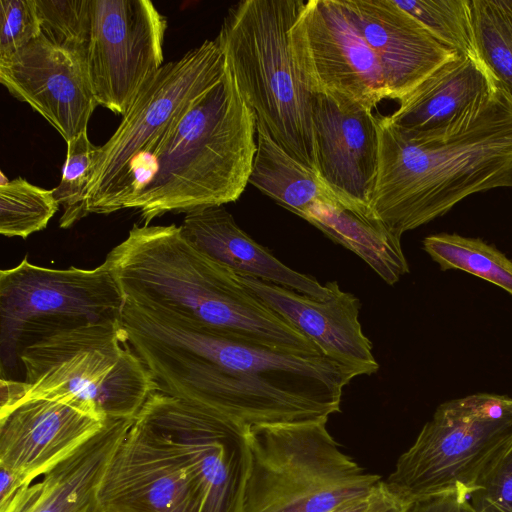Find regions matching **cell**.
Here are the masks:
<instances>
[{
	"instance_id": "d6a6232c",
	"label": "cell",
	"mask_w": 512,
	"mask_h": 512,
	"mask_svg": "<svg viewBox=\"0 0 512 512\" xmlns=\"http://www.w3.org/2000/svg\"><path fill=\"white\" fill-rule=\"evenodd\" d=\"M405 512H475L470 496L450 491L417 499L406 505Z\"/></svg>"
},
{
	"instance_id": "d4e9b609",
	"label": "cell",
	"mask_w": 512,
	"mask_h": 512,
	"mask_svg": "<svg viewBox=\"0 0 512 512\" xmlns=\"http://www.w3.org/2000/svg\"><path fill=\"white\" fill-rule=\"evenodd\" d=\"M423 249L441 270L465 271L512 296V260L482 239L434 234L424 238Z\"/></svg>"
},
{
	"instance_id": "7a4b0ae2",
	"label": "cell",
	"mask_w": 512,
	"mask_h": 512,
	"mask_svg": "<svg viewBox=\"0 0 512 512\" xmlns=\"http://www.w3.org/2000/svg\"><path fill=\"white\" fill-rule=\"evenodd\" d=\"M105 261L125 301L160 308L275 351L324 355L249 290L236 272L191 244L179 226L134 225Z\"/></svg>"
},
{
	"instance_id": "f35d334b",
	"label": "cell",
	"mask_w": 512,
	"mask_h": 512,
	"mask_svg": "<svg viewBox=\"0 0 512 512\" xmlns=\"http://www.w3.org/2000/svg\"><path fill=\"white\" fill-rule=\"evenodd\" d=\"M94 512H103L99 507Z\"/></svg>"
},
{
	"instance_id": "83f0119b",
	"label": "cell",
	"mask_w": 512,
	"mask_h": 512,
	"mask_svg": "<svg viewBox=\"0 0 512 512\" xmlns=\"http://www.w3.org/2000/svg\"><path fill=\"white\" fill-rule=\"evenodd\" d=\"M53 190H47L18 177L0 182V233L6 237L27 238L41 231L58 211Z\"/></svg>"
},
{
	"instance_id": "9c48e42d",
	"label": "cell",
	"mask_w": 512,
	"mask_h": 512,
	"mask_svg": "<svg viewBox=\"0 0 512 512\" xmlns=\"http://www.w3.org/2000/svg\"><path fill=\"white\" fill-rule=\"evenodd\" d=\"M511 400L506 395L477 393L440 404L398 458L384 481L386 488L406 505L450 491L470 496L512 432Z\"/></svg>"
},
{
	"instance_id": "ac0fdd59",
	"label": "cell",
	"mask_w": 512,
	"mask_h": 512,
	"mask_svg": "<svg viewBox=\"0 0 512 512\" xmlns=\"http://www.w3.org/2000/svg\"><path fill=\"white\" fill-rule=\"evenodd\" d=\"M380 65L389 99L400 102L458 52L394 0H339Z\"/></svg>"
},
{
	"instance_id": "d590c367",
	"label": "cell",
	"mask_w": 512,
	"mask_h": 512,
	"mask_svg": "<svg viewBox=\"0 0 512 512\" xmlns=\"http://www.w3.org/2000/svg\"><path fill=\"white\" fill-rule=\"evenodd\" d=\"M371 495L346 501L328 512H368Z\"/></svg>"
},
{
	"instance_id": "ffe728a7",
	"label": "cell",
	"mask_w": 512,
	"mask_h": 512,
	"mask_svg": "<svg viewBox=\"0 0 512 512\" xmlns=\"http://www.w3.org/2000/svg\"><path fill=\"white\" fill-rule=\"evenodd\" d=\"M496 84L485 64L459 54L429 75L387 117L409 140L443 138L470 116Z\"/></svg>"
},
{
	"instance_id": "8d00e7d4",
	"label": "cell",
	"mask_w": 512,
	"mask_h": 512,
	"mask_svg": "<svg viewBox=\"0 0 512 512\" xmlns=\"http://www.w3.org/2000/svg\"><path fill=\"white\" fill-rule=\"evenodd\" d=\"M509 409H510V411L512 412V400H511V401H510V403H509Z\"/></svg>"
},
{
	"instance_id": "3957f363",
	"label": "cell",
	"mask_w": 512,
	"mask_h": 512,
	"mask_svg": "<svg viewBox=\"0 0 512 512\" xmlns=\"http://www.w3.org/2000/svg\"><path fill=\"white\" fill-rule=\"evenodd\" d=\"M378 170L371 216L394 234L418 228L469 195L512 186V97L497 82L443 138L413 141L376 115Z\"/></svg>"
},
{
	"instance_id": "d6986e66",
	"label": "cell",
	"mask_w": 512,
	"mask_h": 512,
	"mask_svg": "<svg viewBox=\"0 0 512 512\" xmlns=\"http://www.w3.org/2000/svg\"><path fill=\"white\" fill-rule=\"evenodd\" d=\"M237 275L249 290L307 336L325 356L355 367L364 375L379 369L372 343L359 321V300L341 290L336 281L326 283L329 296L320 300L268 281Z\"/></svg>"
},
{
	"instance_id": "7c38bea8",
	"label": "cell",
	"mask_w": 512,
	"mask_h": 512,
	"mask_svg": "<svg viewBox=\"0 0 512 512\" xmlns=\"http://www.w3.org/2000/svg\"><path fill=\"white\" fill-rule=\"evenodd\" d=\"M87 63L98 105L125 116L163 65L165 17L148 0H91Z\"/></svg>"
},
{
	"instance_id": "52a82bcc",
	"label": "cell",
	"mask_w": 512,
	"mask_h": 512,
	"mask_svg": "<svg viewBox=\"0 0 512 512\" xmlns=\"http://www.w3.org/2000/svg\"><path fill=\"white\" fill-rule=\"evenodd\" d=\"M326 422L249 429L241 512H328L373 493L380 477L339 449Z\"/></svg>"
},
{
	"instance_id": "8992f818",
	"label": "cell",
	"mask_w": 512,
	"mask_h": 512,
	"mask_svg": "<svg viewBox=\"0 0 512 512\" xmlns=\"http://www.w3.org/2000/svg\"><path fill=\"white\" fill-rule=\"evenodd\" d=\"M23 380H5L1 407L32 397L72 399L106 420L135 419L157 385L119 321L44 338L20 355Z\"/></svg>"
},
{
	"instance_id": "277c9868",
	"label": "cell",
	"mask_w": 512,
	"mask_h": 512,
	"mask_svg": "<svg viewBox=\"0 0 512 512\" xmlns=\"http://www.w3.org/2000/svg\"><path fill=\"white\" fill-rule=\"evenodd\" d=\"M256 123L227 63L221 80L132 161L122 208L138 210L149 225L169 212L187 214L236 201L257 150Z\"/></svg>"
},
{
	"instance_id": "603a6c76",
	"label": "cell",
	"mask_w": 512,
	"mask_h": 512,
	"mask_svg": "<svg viewBox=\"0 0 512 512\" xmlns=\"http://www.w3.org/2000/svg\"><path fill=\"white\" fill-rule=\"evenodd\" d=\"M304 219L357 254L387 284H395L409 272L401 238L380 220L325 202L314 203Z\"/></svg>"
},
{
	"instance_id": "cb8c5ba5",
	"label": "cell",
	"mask_w": 512,
	"mask_h": 512,
	"mask_svg": "<svg viewBox=\"0 0 512 512\" xmlns=\"http://www.w3.org/2000/svg\"><path fill=\"white\" fill-rule=\"evenodd\" d=\"M256 142L249 184L303 219L316 202L343 206L318 173L289 154L258 120Z\"/></svg>"
},
{
	"instance_id": "4316f807",
	"label": "cell",
	"mask_w": 512,
	"mask_h": 512,
	"mask_svg": "<svg viewBox=\"0 0 512 512\" xmlns=\"http://www.w3.org/2000/svg\"><path fill=\"white\" fill-rule=\"evenodd\" d=\"M395 4L414 17L437 40L482 63L476 44L471 0H405Z\"/></svg>"
},
{
	"instance_id": "8fae6325",
	"label": "cell",
	"mask_w": 512,
	"mask_h": 512,
	"mask_svg": "<svg viewBox=\"0 0 512 512\" xmlns=\"http://www.w3.org/2000/svg\"><path fill=\"white\" fill-rule=\"evenodd\" d=\"M182 458L200 512H241L250 467L249 429L202 405L153 392L135 417Z\"/></svg>"
},
{
	"instance_id": "1f68e13d",
	"label": "cell",
	"mask_w": 512,
	"mask_h": 512,
	"mask_svg": "<svg viewBox=\"0 0 512 512\" xmlns=\"http://www.w3.org/2000/svg\"><path fill=\"white\" fill-rule=\"evenodd\" d=\"M0 58H5L41 35L35 0H0Z\"/></svg>"
},
{
	"instance_id": "484cf974",
	"label": "cell",
	"mask_w": 512,
	"mask_h": 512,
	"mask_svg": "<svg viewBox=\"0 0 512 512\" xmlns=\"http://www.w3.org/2000/svg\"><path fill=\"white\" fill-rule=\"evenodd\" d=\"M482 62L512 97V8L507 0H471Z\"/></svg>"
},
{
	"instance_id": "f1b7e54d",
	"label": "cell",
	"mask_w": 512,
	"mask_h": 512,
	"mask_svg": "<svg viewBox=\"0 0 512 512\" xmlns=\"http://www.w3.org/2000/svg\"><path fill=\"white\" fill-rule=\"evenodd\" d=\"M99 148L100 146L91 143L87 131L67 142V156L61 181L52 189L59 206L63 208L59 219L61 228H69L89 215L86 193L98 159Z\"/></svg>"
},
{
	"instance_id": "ba28073f",
	"label": "cell",
	"mask_w": 512,
	"mask_h": 512,
	"mask_svg": "<svg viewBox=\"0 0 512 512\" xmlns=\"http://www.w3.org/2000/svg\"><path fill=\"white\" fill-rule=\"evenodd\" d=\"M125 300L104 261L93 269L31 264L0 271L1 379L17 380L21 353L62 331L121 319ZM24 375V374H23Z\"/></svg>"
},
{
	"instance_id": "2e32d148",
	"label": "cell",
	"mask_w": 512,
	"mask_h": 512,
	"mask_svg": "<svg viewBox=\"0 0 512 512\" xmlns=\"http://www.w3.org/2000/svg\"><path fill=\"white\" fill-rule=\"evenodd\" d=\"M312 123L320 180L345 208L372 217L379 150L376 116L341 95L312 93Z\"/></svg>"
},
{
	"instance_id": "836d02e7",
	"label": "cell",
	"mask_w": 512,
	"mask_h": 512,
	"mask_svg": "<svg viewBox=\"0 0 512 512\" xmlns=\"http://www.w3.org/2000/svg\"><path fill=\"white\" fill-rule=\"evenodd\" d=\"M31 484L0 466V512H17Z\"/></svg>"
},
{
	"instance_id": "4fadbf2b",
	"label": "cell",
	"mask_w": 512,
	"mask_h": 512,
	"mask_svg": "<svg viewBox=\"0 0 512 512\" xmlns=\"http://www.w3.org/2000/svg\"><path fill=\"white\" fill-rule=\"evenodd\" d=\"M290 42L311 93L341 95L371 110L389 99L377 58L339 0L305 1Z\"/></svg>"
},
{
	"instance_id": "44dd1931",
	"label": "cell",
	"mask_w": 512,
	"mask_h": 512,
	"mask_svg": "<svg viewBox=\"0 0 512 512\" xmlns=\"http://www.w3.org/2000/svg\"><path fill=\"white\" fill-rule=\"evenodd\" d=\"M179 227L191 244L237 274L284 286L320 300L329 296L326 284L293 270L274 257L237 225L223 205L187 213Z\"/></svg>"
},
{
	"instance_id": "9a60e30c",
	"label": "cell",
	"mask_w": 512,
	"mask_h": 512,
	"mask_svg": "<svg viewBox=\"0 0 512 512\" xmlns=\"http://www.w3.org/2000/svg\"><path fill=\"white\" fill-rule=\"evenodd\" d=\"M0 82L16 99L42 115L66 142L87 131L98 105L87 49L58 45L43 33L12 55L0 58Z\"/></svg>"
},
{
	"instance_id": "5b68a950",
	"label": "cell",
	"mask_w": 512,
	"mask_h": 512,
	"mask_svg": "<svg viewBox=\"0 0 512 512\" xmlns=\"http://www.w3.org/2000/svg\"><path fill=\"white\" fill-rule=\"evenodd\" d=\"M303 0H244L228 9L216 39L238 89L272 138L317 172L312 93L296 68L291 28Z\"/></svg>"
},
{
	"instance_id": "f546056e",
	"label": "cell",
	"mask_w": 512,
	"mask_h": 512,
	"mask_svg": "<svg viewBox=\"0 0 512 512\" xmlns=\"http://www.w3.org/2000/svg\"><path fill=\"white\" fill-rule=\"evenodd\" d=\"M42 33L54 43L87 49L91 37V0H35Z\"/></svg>"
},
{
	"instance_id": "5bb4252c",
	"label": "cell",
	"mask_w": 512,
	"mask_h": 512,
	"mask_svg": "<svg viewBox=\"0 0 512 512\" xmlns=\"http://www.w3.org/2000/svg\"><path fill=\"white\" fill-rule=\"evenodd\" d=\"M103 512H200L182 458L137 419L112 456L98 493Z\"/></svg>"
},
{
	"instance_id": "4dcf8cb0",
	"label": "cell",
	"mask_w": 512,
	"mask_h": 512,
	"mask_svg": "<svg viewBox=\"0 0 512 512\" xmlns=\"http://www.w3.org/2000/svg\"><path fill=\"white\" fill-rule=\"evenodd\" d=\"M470 502L475 512H512V432L485 467Z\"/></svg>"
},
{
	"instance_id": "7402d4cb",
	"label": "cell",
	"mask_w": 512,
	"mask_h": 512,
	"mask_svg": "<svg viewBox=\"0 0 512 512\" xmlns=\"http://www.w3.org/2000/svg\"><path fill=\"white\" fill-rule=\"evenodd\" d=\"M133 420H107L78 449L32 483L17 512H94L98 493L116 449Z\"/></svg>"
},
{
	"instance_id": "30bf717a",
	"label": "cell",
	"mask_w": 512,
	"mask_h": 512,
	"mask_svg": "<svg viewBox=\"0 0 512 512\" xmlns=\"http://www.w3.org/2000/svg\"><path fill=\"white\" fill-rule=\"evenodd\" d=\"M226 58L215 38L163 64L144 85L123 120L99 148L86 193L88 214L118 211L132 161L157 140L197 97L218 83Z\"/></svg>"
},
{
	"instance_id": "74e56055",
	"label": "cell",
	"mask_w": 512,
	"mask_h": 512,
	"mask_svg": "<svg viewBox=\"0 0 512 512\" xmlns=\"http://www.w3.org/2000/svg\"><path fill=\"white\" fill-rule=\"evenodd\" d=\"M509 6L512 8V0H507Z\"/></svg>"
},
{
	"instance_id": "e575fe53",
	"label": "cell",
	"mask_w": 512,
	"mask_h": 512,
	"mask_svg": "<svg viewBox=\"0 0 512 512\" xmlns=\"http://www.w3.org/2000/svg\"><path fill=\"white\" fill-rule=\"evenodd\" d=\"M406 504L396 498L380 481L371 494L368 512H405Z\"/></svg>"
},
{
	"instance_id": "6da1fadb",
	"label": "cell",
	"mask_w": 512,
	"mask_h": 512,
	"mask_svg": "<svg viewBox=\"0 0 512 512\" xmlns=\"http://www.w3.org/2000/svg\"><path fill=\"white\" fill-rule=\"evenodd\" d=\"M121 325L157 391L250 429L327 421L362 371L325 355L298 356L206 329L169 311L125 302Z\"/></svg>"
},
{
	"instance_id": "e0dca14e",
	"label": "cell",
	"mask_w": 512,
	"mask_h": 512,
	"mask_svg": "<svg viewBox=\"0 0 512 512\" xmlns=\"http://www.w3.org/2000/svg\"><path fill=\"white\" fill-rule=\"evenodd\" d=\"M106 422L94 409L76 400L22 399L0 409V466L33 483Z\"/></svg>"
}]
</instances>
